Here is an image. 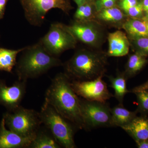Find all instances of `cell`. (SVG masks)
<instances>
[{
    "mask_svg": "<svg viewBox=\"0 0 148 148\" xmlns=\"http://www.w3.org/2000/svg\"><path fill=\"white\" fill-rule=\"evenodd\" d=\"M45 101L77 128L84 129L80 98L74 91L71 79L65 73H59L51 80L46 92Z\"/></svg>",
    "mask_w": 148,
    "mask_h": 148,
    "instance_id": "obj_1",
    "label": "cell"
},
{
    "mask_svg": "<svg viewBox=\"0 0 148 148\" xmlns=\"http://www.w3.org/2000/svg\"><path fill=\"white\" fill-rule=\"evenodd\" d=\"M107 52L98 49H78L63 64L65 73L71 80L86 81L104 76L108 65Z\"/></svg>",
    "mask_w": 148,
    "mask_h": 148,
    "instance_id": "obj_2",
    "label": "cell"
},
{
    "mask_svg": "<svg viewBox=\"0 0 148 148\" xmlns=\"http://www.w3.org/2000/svg\"><path fill=\"white\" fill-rule=\"evenodd\" d=\"M21 53L15 66L19 80L27 81L29 79L36 78L64 64L58 57L49 53L39 41L25 47Z\"/></svg>",
    "mask_w": 148,
    "mask_h": 148,
    "instance_id": "obj_3",
    "label": "cell"
},
{
    "mask_svg": "<svg viewBox=\"0 0 148 148\" xmlns=\"http://www.w3.org/2000/svg\"><path fill=\"white\" fill-rule=\"evenodd\" d=\"M39 114L42 123L49 130L61 147H76L74 138L76 127L45 100Z\"/></svg>",
    "mask_w": 148,
    "mask_h": 148,
    "instance_id": "obj_4",
    "label": "cell"
},
{
    "mask_svg": "<svg viewBox=\"0 0 148 148\" xmlns=\"http://www.w3.org/2000/svg\"><path fill=\"white\" fill-rule=\"evenodd\" d=\"M6 126L24 137H35L42 123L39 112L21 106L3 114Z\"/></svg>",
    "mask_w": 148,
    "mask_h": 148,
    "instance_id": "obj_5",
    "label": "cell"
},
{
    "mask_svg": "<svg viewBox=\"0 0 148 148\" xmlns=\"http://www.w3.org/2000/svg\"><path fill=\"white\" fill-rule=\"evenodd\" d=\"M25 18L30 25L40 27L48 12L58 9L67 15L74 8L70 0H18Z\"/></svg>",
    "mask_w": 148,
    "mask_h": 148,
    "instance_id": "obj_6",
    "label": "cell"
},
{
    "mask_svg": "<svg viewBox=\"0 0 148 148\" xmlns=\"http://www.w3.org/2000/svg\"><path fill=\"white\" fill-rule=\"evenodd\" d=\"M39 41L49 53L58 57L66 51L75 48L78 40L68 25L54 22Z\"/></svg>",
    "mask_w": 148,
    "mask_h": 148,
    "instance_id": "obj_7",
    "label": "cell"
},
{
    "mask_svg": "<svg viewBox=\"0 0 148 148\" xmlns=\"http://www.w3.org/2000/svg\"><path fill=\"white\" fill-rule=\"evenodd\" d=\"M68 26L78 41L93 48L99 49L106 40V33L104 26L95 19L74 20Z\"/></svg>",
    "mask_w": 148,
    "mask_h": 148,
    "instance_id": "obj_8",
    "label": "cell"
},
{
    "mask_svg": "<svg viewBox=\"0 0 148 148\" xmlns=\"http://www.w3.org/2000/svg\"><path fill=\"white\" fill-rule=\"evenodd\" d=\"M80 105L84 130L112 127L111 108L107 103L80 98Z\"/></svg>",
    "mask_w": 148,
    "mask_h": 148,
    "instance_id": "obj_9",
    "label": "cell"
},
{
    "mask_svg": "<svg viewBox=\"0 0 148 148\" xmlns=\"http://www.w3.org/2000/svg\"><path fill=\"white\" fill-rule=\"evenodd\" d=\"M104 76L86 81L71 80V84L77 95L85 100L106 103L113 96L107 84L103 80Z\"/></svg>",
    "mask_w": 148,
    "mask_h": 148,
    "instance_id": "obj_10",
    "label": "cell"
},
{
    "mask_svg": "<svg viewBox=\"0 0 148 148\" xmlns=\"http://www.w3.org/2000/svg\"><path fill=\"white\" fill-rule=\"evenodd\" d=\"M27 81L18 80L11 86L0 78V105L8 111H13L20 106L26 92Z\"/></svg>",
    "mask_w": 148,
    "mask_h": 148,
    "instance_id": "obj_11",
    "label": "cell"
},
{
    "mask_svg": "<svg viewBox=\"0 0 148 148\" xmlns=\"http://www.w3.org/2000/svg\"><path fill=\"white\" fill-rule=\"evenodd\" d=\"M35 137H24L7 129L4 119L0 122V148H27Z\"/></svg>",
    "mask_w": 148,
    "mask_h": 148,
    "instance_id": "obj_12",
    "label": "cell"
},
{
    "mask_svg": "<svg viewBox=\"0 0 148 148\" xmlns=\"http://www.w3.org/2000/svg\"><path fill=\"white\" fill-rule=\"evenodd\" d=\"M108 39L109 47L107 53L108 57H121L128 54L130 44L124 32L119 30L110 33Z\"/></svg>",
    "mask_w": 148,
    "mask_h": 148,
    "instance_id": "obj_13",
    "label": "cell"
},
{
    "mask_svg": "<svg viewBox=\"0 0 148 148\" xmlns=\"http://www.w3.org/2000/svg\"><path fill=\"white\" fill-rule=\"evenodd\" d=\"M136 141L148 139V116H136L128 124L121 127Z\"/></svg>",
    "mask_w": 148,
    "mask_h": 148,
    "instance_id": "obj_14",
    "label": "cell"
},
{
    "mask_svg": "<svg viewBox=\"0 0 148 148\" xmlns=\"http://www.w3.org/2000/svg\"><path fill=\"white\" fill-rule=\"evenodd\" d=\"M95 18L101 24L104 23L122 27L127 18L120 9L114 6L97 11Z\"/></svg>",
    "mask_w": 148,
    "mask_h": 148,
    "instance_id": "obj_15",
    "label": "cell"
},
{
    "mask_svg": "<svg viewBox=\"0 0 148 148\" xmlns=\"http://www.w3.org/2000/svg\"><path fill=\"white\" fill-rule=\"evenodd\" d=\"M112 127H122L132 121L137 116V110L131 112L119 104L111 109Z\"/></svg>",
    "mask_w": 148,
    "mask_h": 148,
    "instance_id": "obj_16",
    "label": "cell"
},
{
    "mask_svg": "<svg viewBox=\"0 0 148 148\" xmlns=\"http://www.w3.org/2000/svg\"><path fill=\"white\" fill-rule=\"evenodd\" d=\"M122 28L125 30L128 37H148V20L146 18H127Z\"/></svg>",
    "mask_w": 148,
    "mask_h": 148,
    "instance_id": "obj_17",
    "label": "cell"
},
{
    "mask_svg": "<svg viewBox=\"0 0 148 148\" xmlns=\"http://www.w3.org/2000/svg\"><path fill=\"white\" fill-rule=\"evenodd\" d=\"M60 145L49 130L40 127L29 148H60Z\"/></svg>",
    "mask_w": 148,
    "mask_h": 148,
    "instance_id": "obj_18",
    "label": "cell"
},
{
    "mask_svg": "<svg viewBox=\"0 0 148 148\" xmlns=\"http://www.w3.org/2000/svg\"><path fill=\"white\" fill-rule=\"evenodd\" d=\"M25 48V47L17 49H11L0 47V71L12 73L17 63V55Z\"/></svg>",
    "mask_w": 148,
    "mask_h": 148,
    "instance_id": "obj_19",
    "label": "cell"
},
{
    "mask_svg": "<svg viewBox=\"0 0 148 148\" xmlns=\"http://www.w3.org/2000/svg\"><path fill=\"white\" fill-rule=\"evenodd\" d=\"M147 57L136 51L129 56L123 72L127 79L134 76L145 67L148 62Z\"/></svg>",
    "mask_w": 148,
    "mask_h": 148,
    "instance_id": "obj_20",
    "label": "cell"
},
{
    "mask_svg": "<svg viewBox=\"0 0 148 148\" xmlns=\"http://www.w3.org/2000/svg\"><path fill=\"white\" fill-rule=\"evenodd\" d=\"M108 78L110 82L111 87L114 89L115 98L119 102V104H123L125 96L130 92L126 86L127 79L124 73L119 72L115 77L110 76Z\"/></svg>",
    "mask_w": 148,
    "mask_h": 148,
    "instance_id": "obj_21",
    "label": "cell"
},
{
    "mask_svg": "<svg viewBox=\"0 0 148 148\" xmlns=\"http://www.w3.org/2000/svg\"><path fill=\"white\" fill-rule=\"evenodd\" d=\"M97 12H95L92 3L90 0H87L83 4L78 6L74 14V20L84 21L95 19Z\"/></svg>",
    "mask_w": 148,
    "mask_h": 148,
    "instance_id": "obj_22",
    "label": "cell"
},
{
    "mask_svg": "<svg viewBox=\"0 0 148 148\" xmlns=\"http://www.w3.org/2000/svg\"><path fill=\"white\" fill-rule=\"evenodd\" d=\"M137 98V110L141 115L148 116V90H140L134 92Z\"/></svg>",
    "mask_w": 148,
    "mask_h": 148,
    "instance_id": "obj_23",
    "label": "cell"
},
{
    "mask_svg": "<svg viewBox=\"0 0 148 148\" xmlns=\"http://www.w3.org/2000/svg\"><path fill=\"white\" fill-rule=\"evenodd\" d=\"M128 37L130 44H132L137 49L136 52L148 56V37Z\"/></svg>",
    "mask_w": 148,
    "mask_h": 148,
    "instance_id": "obj_24",
    "label": "cell"
},
{
    "mask_svg": "<svg viewBox=\"0 0 148 148\" xmlns=\"http://www.w3.org/2000/svg\"><path fill=\"white\" fill-rule=\"evenodd\" d=\"M143 4L139 3L124 11L131 18H136L140 16L143 11Z\"/></svg>",
    "mask_w": 148,
    "mask_h": 148,
    "instance_id": "obj_25",
    "label": "cell"
},
{
    "mask_svg": "<svg viewBox=\"0 0 148 148\" xmlns=\"http://www.w3.org/2000/svg\"><path fill=\"white\" fill-rule=\"evenodd\" d=\"M116 1L114 0H99L96 4V10L98 11L102 8L113 7Z\"/></svg>",
    "mask_w": 148,
    "mask_h": 148,
    "instance_id": "obj_26",
    "label": "cell"
},
{
    "mask_svg": "<svg viewBox=\"0 0 148 148\" xmlns=\"http://www.w3.org/2000/svg\"><path fill=\"white\" fill-rule=\"evenodd\" d=\"M138 3L137 0H121L120 6L121 8L125 11L134 6Z\"/></svg>",
    "mask_w": 148,
    "mask_h": 148,
    "instance_id": "obj_27",
    "label": "cell"
},
{
    "mask_svg": "<svg viewBox=\"0 0 148 148\" xmlns=\"http://www.w3.org/2000/svg\"><path fill=\"white\" fill-rule=\"evenodd\" d=\"M9 0H0V20L3 18L5 14L6 7Z\"/></svg>",
    "mask_w": 148,
    "mask_h": 148,
    "instance_id": "obj_28",
    "label": "cell"
},
{
    "mask_svg": "<svg viewBox=\"0 0 148 148\" xmlns=\"http://www.w3.org/2000/svg\"><path fill=\"white\" fill-rule=\"evenodd\" d=\"M143 90H148V80L145 83L134 88L129 91L130 92L134 93L137 91Z\"/></svg>",
    "mask_w": 148,
    "mask_h": 148,
    "instance_id": "obj_29",
    "label": "cell"
},
{
    "mask_svg": "<svg viewBox=\"0 0 148 148\" xmlns=\"http://www.w3.org/2000/svg\"><path fill=\"white\" fill-rule=\"evenodd\" d=\"M139 148H148V139L135 142Z\"/></svg>",
    "mask_w": 148,
    "mask_h": 148,
    "instance_id": "obj_30",
    "label": "cell"
},
{
    "mask_svg": "<svg viewBox=\"0 0 148 148\" xmlns=\"http://www.w3.org/2000/svg\"><path fill=\"white\" fill-rule=\"evenodd\" d=\"M142 4H143V10L147 13L148 12V0H143Z\"/></svg>",
    "mask_w": 148,
    "mask_h": 148,
    "instance_id": "obj_31",
    "label": "cell"
},
{
    "mask_svg": "<svg viewBox=\"0 0 148 148\" xmlns=\"http://www.w3.org/2000/svg\"><path fill=\"white\" fill-rule=\"evenodd\" d=\"M87 0H74L75 2L76 3L77 6L82 5Z\"/></svg>",
    "mask_w": 148,
    "mask_h": 148,
    "instance_id": "obj_32",
    "label": "cell"
},
{
    "mask_svg": "<svg viewBox=\"0 0 148 148\" xmlns=\"http://www.w3.org/2000/svg\"><path fill=\"white\" fill-rule=\"evenodd\" d=\"M147 16H146V18L147 20H148V12L147 13Z\"/></svg>",
    "mask_w": 148,
    "mask_h": 148,
    "instance_id": "obj_33",
    "label": "cell"
},
{
    "mask_svg": "<svg viewBox=\"0 0 148 148\" xmlns=\"http://www.w3.org/2000/svg\"><path fill=\"white\" fill-rule=\"evenodd\" d=\"M114 1H116V0H114Z\"/></svg>",
    "mask_w": 148,
    "mask_h": 148,
    "instance_id": "obj_34",
    "label": "cell"
}]
</instances>
